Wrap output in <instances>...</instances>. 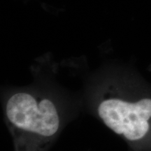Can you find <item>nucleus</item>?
Segmentation results:
<instances>
[{
    "label": "nucleus",
    "mask_w": 151,
    "mask_h": 151,
    "mask_svg": "<svg viewBox=\"0 0 151 151\" xmlns=\"http://www.w3.org/2000/svg\"></svg>",
    "instance_id": "7ed1b4c3"
},
{
    "label": "nucleus",
    "mask_w": 151,
    "mask_h": 151,
    "mask_svg": "<svg viewBox=\"0 0 151 151\" xmlns=\"http://www.w3.org/2000/svg\"><path fill=\"white\" fill-rule=\"evenodd\" d=\"M33 81L1 92L4 121L14 151H50L65 128L84 112L83 92L58 82L53 69H32Z\"/></svg>",
    "instance_id": "f257e3e1"
},
{
    "label": "nucleus",
    "mask_w": 151,
    "mask_h": 151,
    "mask_svg": "<svg viewBox=\"0 0 151 151\" xmlns=\"http://www.w3.org/2000/svg\"><path fill=\"white\" fill-rule=\"evenodd\" d=\"M84 112L127 143L129 151H151V83L135 69L108 63L87 77Z\"/></svg>",
    "instance_id": "f03ea898"
}]
</instances>
